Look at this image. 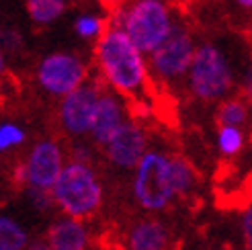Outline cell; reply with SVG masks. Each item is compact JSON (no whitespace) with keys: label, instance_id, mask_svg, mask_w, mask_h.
I'll use <instances>...</instances> for the list:
<instances>
[{"label":"cell","instance_id":"6da1fadb","mask_svg":"<svg viewBox=\"0 0 252 250\" xmlns=\"http://www.w3.org/2000/svg\"><path fill=\"white\" fill-rule=\"evenodd\" d=\"M94 60L111 89L140 107L152 82L144 52L131 41L127 31L107 23V29L98 35L94 45Z\"/></svg>","mask_w":252,"mask_h":250},{"label":"cell","instance_id":"7a4b0ae2","mask_svg":"<svg viewBox=\"0 0 252 250\" xmlns=\"http://www.w3.org/2000/svg\"><path fill=\"white\" fill-rule=\"evenodd\" d=\"M58 207L74 219H86L103 203V187H100L91 164L72 160L64 166L60 179L52 187Z\"/></svg>","mask_w":252,"mask_h":250},{"label":"cell","instance_id":"3957f363","mask_svg":"<svg viewBox=\"0 0 252 250\" xmlns=\"http://www.w3.org/2000/svg\"><path fill=\"white\" fill-rule=\"evenodd\" d=\"M123 29L144 54H152L172 31L170 8L164 0H133L125 10Z\"/></svg>","mask_w":252,"mask_h":250},{"label":"cell","instance_id":"277c9868","mask_svg":"<svg viewBox=\"0 0 252 250\" xmlns=\"http://www.w3.org/2000/svg\"><path fill=\"white\" fill-rule=\"evenodd\" d=\"M191 91L201 101H218L230 93L234 78L230 64L216 45L203 43L197 47L191 70H189Z\"/></svg>","mask_w":252,"mask_h":250},{"label":"cell","instance_id":"5b68a950","mask_svg":"<svg viewBox=\"0 0 252 250\" xmlns=\"http://www.w3.org/2000/svg\"><path fill=\"white\" fill-rule=\"evenodd\" d=\"M133 195L144 209L160 211L174 197L170 177H168V158L160 152H146L137 164L133 179Z\"/></svg>","mask_w":252,"mask_h":250},{"label":"cell","instance_id":"8992f818","mask_svg":"<svg viewBox=\"0 0 252 250\" xmlns=\"http://www.w3.org/2000/svg\"><path fill=\"white\" fill-rule=\"evenodd\" d=\"M195 52L197 47L193 43V37L187 31L185 25H172V31L164 39V43L156 52L150 54L152 76H156L162 82H174L183 78L191 70Z\"/></svg>","mask_w":252,"mask_h":250},{"label":"cell","instance_id":"52a82bcc","mask_svg":"<svg viewBox=\"0 0 252 250\" xmlns=\"http://www.w3.org/2000/svg\"><path fill=\"white\" fill-rule=\"evenodd\" d=\"M86 64L74 54H52L41 60L37 68V82L49 94L66 96L82 86L86 78Z\"/></svg>","mask_w":252,"mask_h":250},{"label":"cell","instance_id":"ba28073f","mask_svg":"<svg viewBox=\"0 0 252 250\" xmlns=\"http://www.w3.org/2000/svg\"><path fill=\"white\" fill-rule=\"evenodd\" d=\"M100 93H103L100 84L94 82L82 84L64 96L60 105V121L70 135H84L86 131H91Z\"/></svg>","mask_w":252,"mask_h":250},{"label":"cell","instance_id":"9c48e42d","mask_svg":"<svg viewBox=\"0 0 252 250\" xmlns=\"http://www.w3.org/2000/svg\"><path fill=\"white\" fill-rule=\"evenodd\" d=\"M64 170V158L62 150L56 142L45 140L35 144L27 158V172H29V187H39V189H52L56 181Z\"/></svg>","mask_w":252,"mask_h":250},{"label":"cell","instance_id":"30bf717a","mask_svg":"<svg viewBox=\"0 0 252 250\" xmlns=\"http://www.w3.org/2000/svg\"><path fill=\"white\" fill-rule=\"evenodd\" d=\"M146 133L137 123L125 121L105 146L107 158L121 168H135L146 156Z\"/></svg>","mask_w":252,"mask_h":250},{"label":"cell","instance_id":"8fae6325","mask_svg":"<svg viewBox=\"0 0 252 250\" xmlns=\"http://www.w3.org/2000/svg\"><path fill=\"white\" fill-rule=\"evenodd\" d=\"M125 123V113H123V107L119 105L117 96L113 93H100L98 96V103L94 109V117H93V140L98 146H107L111 142V137L119 131V127Z\"/></svg>","mask_w":252,"mask_h":250},{"label":"cell","instance_id":"7c38bea8","mask_svg":"<svg viewBox=\"0 0 252 250\" xmlns=\"http://www.w3.org/2000/svg\"><path fill=\"white\" fill-rule=\"evenodd\" d=\"M47 242L54 250H86L88 234L80 219H58L47 230Z\"/></svg>","mask_w":252,"mask_h":250},{"label":"cell","instance_id":"4fadbf2b","mask_svg":"<svg viewBox=\"0 0 252 250\" xmlns=\"http://www.w3.org/2000/svg\"><path fill=\"white\" fill-rule=\"evenodd\" d=\"M127 246L129 250H166L168 230L156 219H144L131 228Z\"/></svg>","mask_w":252,"mask_h":250},{"label":"cell","instance_id":"5bb4252c","mask_svg":"<svg viewBox=\"0 0 252 250\" xmlns=\"http://www.w3.org/2000/svg\"><path fill=\"white\" fill-rule=\"evenodd\" d=\"M168 177H170L174 197H189L197 187L195 168L181 156L168 158Z\"/></svg>","mask_w":252,"mask_h":250},{"label":"cell","instance_id":"9a60e30c","mask_svg":"<svg viewBox=\"0 0 252 250\" xmlns=\"http://www.w3.org/2000/svg\"><path fill=\"white\" fill-rule=\"evenodd\" d=\"M66 8V0H27V12L33 23L47 25Z\"/></svg>","mask_w":252,"mask_h":250},{"label":"cell","instance_id":"2e32d148","mask_svg":"<svg viewBox=\"0 0 252 250\" xmlns=\"http://www.w3.org/2000/svg\"><path fill=\"white\" fill-rule=\"evenodd\" d=\"M27 248V232L19 223L2 216L0 218V250H23Z\"/></svg>","mask_w":252,"mask_h":250},{"label":"cell","instance_id":"e0dca14e","mask_svg":"<svg viewBox=\"0 0 252 250\" xmlns=\"http://www.w3.org/2000/svg\"><path fill=\"white\" fill-rule=\"evenodd\" d=\"M246 105L240 98H228L218 107V123L221 125H234V127H240L246 123Z\"/></svg>","mask_w":252,"mask_h":250},{"label":"cell","instance_id":"ac0fdd59","mask_svg":"<svg viewBox=\"0 0 252 250\" xmlns=\"http://www.w3.org/2000/svg\"><path fill=\"white\" fill-rule=\"evenodd\" d=\"M242 144H244V135H242L240 127H234V125H221L220 135H218V148L221 150V154L234 156L242 150Z\"/></svg>","mask_w":252,"mask_h":250},{"label":"cell","instance_id":"d6986e66","mask_svg":"<svg viewBox=\"0 0 252 250\" xmlns=\"http://www.w3.org/2000/svg\"><path fill=\"white\" fill-rule=\"evenodd\" d=\"M107 29V19L100 17H93V15H82L74 23V31H76L84 39H91V37H96Z\"/></svg>","mask_w":252,"mask_h":250},{"label":"cell","instance_id":"ffe728a7","mask_svg":"<svg viewBox=\"0 0 252 250\" xmlns=\"http://www.w3.org/2000/svg\"><path fill=\"white\" fill-rule=\"evenodd\" d=\"M23 142H25V131L21 127L12 123H2V127H0V150L2 152H6L10 148H17Z\"/></svg>","mask_w":252,"mask_h":250},{"label":"cell","instance_id":"44dd1931","mask_svg":"<svg viewBox=\"0 0 252 250\" xmlns=\"http://www.w3.org/2000/svg\"><path fill=\"white\" fill-rule=\"evenodd\" d=\"M27 195H29V199H31V203H33L37 209H41V211H47L49 207L56 203L52 189H39V187H29V189H27Z\"/></svg>","mask_w":252,"mask_h":250},{"label":"cell","instance_id":"7402d4cb","mask_svg":"<svg viewBox=\"0 0 252 250\" xmlns=\"http://www.w3.org/2000/svg\"><path fill=\"white\" fill-rule=\"evenodd\" d=\"M2 43H4V52H17V49L21 47V43H23V39L15 29H4Z\"/></svg>","mask_w":252,"mask_h":250},{"label":"cell","instance_id":"603a6c76","mask_svg":"<svg viewBox=\"0 0 252 250\" xmlns=\"http://www.w3.org/2000/svg\"><path fill=\"white\" fill-rule=\"evenodd\" d=\"M242 228H244V238H246L248 250H252V207L246 211V216L242 219Z\"/></svg>","mask_w":252,"mask_h":250},{"label":"cell","instance_id":"cb8c5ba5","mask_svg":"<svg viewBox=\"0 0 252 250\" xmlns=\"http://www.w3.org/2000/svg\"><path fill=\"white\" fill-rule=\"evenodd\" d=\"M242 93H244V96H246V101L252 103V66H250V70L246 72V78H244V82H242Z\"/></svg>","mask_w":252,"mask_h":250},{"label":"cell","instance_id":"d4e9b609","mask_svg":"<svg viewBox=\"0 0 252 250\" xmlns=\"http://www.w3.org/2000/svg\"><path fill=\"white\" fill-rule=\"evenodd\" d=\"M125 2H127V0H100V4H103V8L109 12V15L119 10L121 6H125Z\"/></svg>","mask_w":252,"mask_h":250},{"label":"cell","instance_id":"484cf974","mask_svg":"<svg viewBox=\"0 0 252 250\" xmlns=\"http://www.w3.org/2000/svg\"><path fill=\"white\" fill-rule=\"evenodd\" d=\"M27 250H54V248H52V244H49L47 240H33Z\"/></svg>","mask_w":252,"mask_h":250},{"label":"cell","instance_id":"4316f807","mask_svg":"<svg viewBox=\"0 0 252 250\" xmlns=\"http://www.w3.org/2000/svg\"><path fill=\"white\" fill-rule=\"evenodd\" d=\"M238 6H242V8H252V0H236Z\"/></svg>","mask_w":252,"mask_h":250}]
</instances>
